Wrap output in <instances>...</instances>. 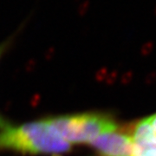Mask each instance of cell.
I'll use <instances>...</instances> for the list:
<instances>
[{"mask_svg":"<svg viewBox=\"0 0 156 156\" xmlns=\"http://www.w3.org/2000/svg\"><path fill=\"white\" fill-rule=\"evenodd\" d=\"M6 125H8V123L6 122L5 120V118L2 116V115H1V114H0V128L5 127Z\"/></svg>","mask_w":156,"mask_h":156,"instance_id":"cell-6","label":"cell"},{"mask_svg":"<svg viewBox=\"0 0 156 156\" xmlns=\"http://www.w3.org/2000/svg\"><path fill=\"white\" fill-rule=\"evenodd\" d=\"M154 12H155V14H156V6H155V9H154Z\"/></svg>","mask_w":156,"mask_h":156,"instance_id":"cell-7","label":"cell"},{"mask_svg":"<svg viewBox=\"0 0 156 156\" xmlns=\"http://www.w3.org/2000/svg\"><path fill=\"white\" fill-rule=\"evenodd\" d=\"M17 33H18V32H15L11 37H8L6 40L3 41L2 43H0V60H1V58L3 57L4 54L5 53V51H7V50L11 47V45L12 44V43H13V41H14V38L16 37V35H17Z\"/></svg>","mask_w":156,"mask_h":156,"instance_id":"cell-5","label":"cell"},{"mask_svg":"<svg viewBox=\"0 0 156 156\" xmlns=\"http://www.w3.org/2000/svg\"><path fill=\"white\" fill-rule=\"evenodd\" d=\"M132 139L131 156H156V133L144 118L130 128Z\"/></svg>","mask_w":156,"mask_h":156,"instance_id":"cell-4","label":"cell"},{"mask_svg":"<svg viewBox=\"0 0 156 156\" xmlns=\"http://www.w3.org/2000/svg\"><path fill=\"white\" fill-rule=\"evenodd\" d=\"M90 146L96 156H131L132 139L130 130L120 127L115 131L101 135Z\"/></svg>","mask_w":156,"mask_h":156,"instance_id":"cell-3","label":"cell"},{"mask_svg":"<svg viewBox=\"0 0 156 156\" xmlns=\"http://www.w3.org/2000/svg\"><path fill=\"white\" fill-rule=\"evenodd\" d=\"M70 149L71 145L56 134L47 119L0 128V152L57 156Z\"/></svg>","mask_w":156,"mask_h":156,"instance_id":"cell-1","label":"cell"},{"mask_svg":"<svg viewBox=\"0 0 156 156\" xmlns=\"http://www.w3.org/2000/svg\"><path fill=\"white\" fill-rule=\"evenodd\" d=\"M46 119L56 134L70 145H90L101 135L120 128L111 115L100 112L68 114Z\"/></svg>","mask_w":156,"mask_h":156,"instance_id":"cell-2","label":"cell"}]
</instances>
